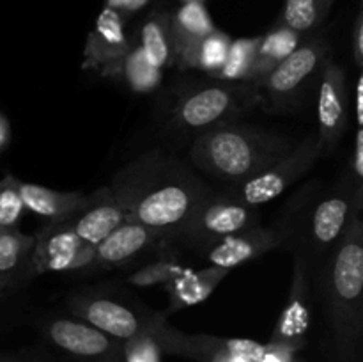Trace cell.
<instances>
[{
    "instance_id": "6da1fadb",
    "label": "cell",
    "mask_w": 363,
    "mask_h": 362,
    "mask_svg": "<svg viewBox=\"0 0 363 362\" xmlns=\"http://www.w3.org/2000/svg\"><path fill=\"white\" fill-rule=\"evenodd\" d=\"M123 206L126 220L144 224L174 236L209 185L177 156L162 149L144 153L116 172L108 185Z\"/></svg>"
},
{
    "instance_id": "7a4b0ae2",
    "label": "cell",
    "mask_w": 363,
    "mask_h": 362,
    "mask_svg": "<svg viewBox=\"0 0 363 362\" xmlns=\"http://www.w3.org/2000/svg\"><path fill=\"white\" fill-rule=\"evenodd\" d=\"M312 284L342 358L353 357L363 332V222L362 213L312 268Z\"/></svg>"
},
{
    "instance_id": "3957f363",
    "label": "cell",
    "mask_w": 363,
    "mask_h": 362,
    "mask_svg": "<svg viewBox=\"0 0 363 362\" xmlns=\"http://www.w3.org/2000/svg\"><path fill=\"white\" fill-rule=\"evenodd\" d=\"M296 142L261 128L229 123L194 138L190 160L223 185H236L268 169Z\"/></svg>"
},
{
    "instance_id": "277c9868",
    "label": "cell",
    "mask_w": 363,
    "mask_h": 362,
    "mask_svg": "<svg viewBox=\"0 0 363 362\" xmlns=\"http://www.w3.org/2000/svg\"><path fill=\"white\" fill-rule=\"evenodd\" d=\"M363 209V181L351 172L340 176L332 187L315 197L298 224V231L287 241H294V252L308 263L311 270L335 245L354 215Z\"/></svg>"
},
{
    "instance_id": "5b68a950",
    "label": "cell",
    "mask_w": 363,
    "mask_h": 362,
    "mask_svg": "<svg viewBox=\"0 0 363 362\" xmlns=\"http://www.w3.org/2000/svg\"><path fill=\"white\" fill-rule=\"evenodd\" d=\"M255 105H259V98L252 82H201L181 92L170 114V126L184 133L201 135L236 123L238 117Z\"/></svg>"
},
{
    "instance_id": "8992f818",
    "label": "cell",
    "mask_w": 363,
    "mask_h": 362,
    "mask_svg": "<svg viewBox=\"0 0 363 362\" xmlns=\"http://www.w3.org/2000/svg\"><path fill=\"white\" fill-rule=\"evenodd\" d=\"M330 62V46L323 38L308 39L286 60L255 82L259 105L269 114L296 112L318 91L325 66Z\"/></svg>"
},
{
    "instance_id": "52a82bcc",
    "label": "cell",
    "mask_w": 363,
    "mask_h": 362,
    "mask_svg": "<svg viewBox=\"0 0 363 362\" xmlns=\"http://www.w3.org/2000/svg\"><path fill=\"white\" fill-rule=\"evenodd\" d=\"M323 155L318 133H308L293 146L284 156L273 162L268 169L236 185H225L220 190L225 197L243 204L255 206L273 201L287 190L291 185L300 181Z\"/></svg>"
},
{
    "instance_id": "ba28073f",
    "label": "cell",
    "mask_w": 363,
    "mask_h": 362,
    "mask_svg": "<svg viewBox=\"0 0 363 362\" xmlns=\"http://www.w3.org/2000/svg\"><path fill=\"white\" fill-rule=\"evenodd\" d=\"M147 332L162 351L197 362H259L264 351V344L252 339L179 332L167 325L162 314H151Z\"/></svg>"
},
{
    "instance_id": "9c48e42d",
    "label": "cell",
    "mask_w": 363,
    "mask_h": 362,
    "mask_svg": "<svg viewBox=\"0 0 363 362\" xmlns=\"http://www.w3.org/2000/svg\"><path fill=\"white\" fill-rule=\"evenodd\" d=\"M254 224H259V212L255 206L243 204L211 190L199 202L174 236L201 251L213 241L247 229Z\"/></svg>"
},
{
    "instance_id": "30bf717a",
    "label": "cell",
    "mask_w": 363,
    "mask_h": 362,
    "mask_svg": "<svg viewBox=\"0 0 363 362\" xmlns=\"http://www.w3.org/2000/svg\"><path fill=\"white\" fill-rule=\"evenodd\" d=\"M96 266V247L82 240L64 219L52 220L34 236L32 275L48 272H77Z\"/></svg>"
},
{
    "instance_id": "8fae6325",
    "label": "cell",
    "mask_w": 363,
    "mask_h": 362,
    "mask_svg": "<svg viewBox=\"0 0 363 362\" xmlns=\"http://www.w3.org/2000/svg\"><path fill=\"white\" fill-rule=\"evenodd\" d=\"M43 332L64 353L80 362H124L123 343L82 319H50Z\"/></svg>"
},
{
    "instance_id": "7c38bea8",
    "label": "cell",
    "mask_w": 363,
    "mask_h": 362,
    "mask_svg": "<svg viewBox=\"0 0 363 362\" xmlns=\"http://www.w3.org/2000/svg\"><path fill=\"white\" fill-rule=\"evenodd\" d=\"M351 99L346 71L330 60L318 87V138L323 155H330L346 135L351 121Z\"/></svg>"
},
{
    "instance_id": "4fadbf2b",
    "label": "cell",
    "mask_w": 363,
    "mask_h": 362,
    "mask_svg": "<svg viewBox=\"0 0 363 362\" xmlns=\"http://www.w3.org/2000/svg\"><path fill=\"white\" fill-rule=\"evenodd\" d=\"M312 270L300 254L294 256L289 297L279 314L269 343H280L296 351L307 346L312 319Z\"/></svg>"
},
{
    "instance_id": "5bb4252c",
    "label": "cell",
    "mask_w": 363,
    "mask_h": 362,
    "mask_svg": "<svg viewBox=\"0 0 363 362\" xmlns=\"http://www.w3.org/2000/svg\"><path fill=\"white\" fill-rule=\"evenodd\" d=\"M286 238L279 227H266L261 224L229 234L218 241H213L208 247L201 248L199 254L209 263V266H218L223 270H233L248 261L261 258L275 248L284 247Z\"/></svg>"
},
{
    "instance_id": "9a60e30c",
    "label": "cell",
    "mask_w": 363,
    "mask_h": 362,
    "mask_svg": "<svg viewBox=\"0 0 363 362\" xmlns=\"http://www.w3.org/2000/svg\"><path fill=\"white\" fill-rule=\"evenodd\" d=\"M69 311L78 316L82 322L89 323L121 343L147 330L149 318H151V316L142 318L128 305L121 304L113 298L98 297V295L73 297L69 300Z\"/></svg>"
},
{
    "instance_id": "2e32d148",
    "label": "cell",
    "mask_w": 363,
    "mask_h": 362,
    "mask_svg": "<svg viewBox=\"0 0 363 362\" xmlns=\"http://www.w3.org/2000/svg\"><path fill=\"white\" fill-rule=\"evenodd\" d=\"M126 20L119 11L112 7H103L96 20L94 27L89 32L84 48L82 67L87 71H99L106 75L128 52L131 41L126 35Z\"/></svg>"
},
{
    "instance_id": "e0dca14e",
    "label": "cell",
    "mask_w": 363,
    "mask_h": 362,
    "mask_svg": "<svg viewBox=\"0 0 363 362\" xmlns=\"http://www.w3.org/2000/svg\"><path fill=\"white\" fill-rule=\"evenodd\" d=\"M64 220L82 240L96 247L116 227L126 222V213L110 187H101L92 194L84 195L82 204L71 215L64 216Z\"/></svg>"
},
{
    "instance_id": "ac0fdd59",
    "label": "cell",
    "mask_w": 363,
    "mask_h": 362,
    "mask_svg": "<svg viewBox=\"0 0 363 362\" xmlns=\"http://www.w3.org/2000/svg\"><path fill=\"white\" fill-rule=\"evenodd\" d=\"M170 238L163 231L126 220L96 245V266L113 268L133 261L149 248Z\"/></svg>"
},
{
    "instance_id": "d6986e66",
    "label": "cell",
    "mask_w": 363,
    "mask_h": 362,
    "mask_svg": "<svg viewBox=\"0 0 363 362\" xmlns=\"http://www.w3.org/2000/svg\"><path fill=\"white\" fill-rule=\"evenodd\" d=\"M227 273L229 270L218 266H206L202 270L184 268L165 284L169 293V312L183 311L208 300Z\"/></svg>"
},
{
    "instance_id": "ffe728a7",
    "label": "cell",
    "mask_w": 363,
    "mask_h": 362,
    "mask_svg": "<svg viewBox=\"0 0 363 362\" xmlns=\"http://www.w3.org/2000/svg\"><path fill=\"white\" fill-rule=\"evenodd\" d=\"M34 236L21 231L0 233V286L6 290L23 286L32 279L30 258Z\"/></svg>"
},
{
    "instance_id": "44dd1931",
    "label": "cell",
    "mask_w": 363,
    "mask_h": 362,
    "mask_svg": "<svg viewBox=\"0 0 363 362\" xmlns=\"http://www.w3.org/2000/svg\"><path fill=\"white\" fill-rule=\"evenodd\" d=\"M170 28H172L177 62L184 52L197 45L202 38L211 34L216 27L204 2H181V6L170 13Z\"/></svg>"
},
{
    "instance_id": "7402d4cb",
    "label": "cell",
    "mask_w": 363,
    "mask_h": 362,
    "mask_svg": "<svg viewBox=\"0 0 363 362\" xmlns=\"http://www.w3.org/2000/svg\"><path fill=\"white\" fill-rule=\"evenodd\" d=\"M138 46L152 66L160 70L176 66V46L170 28V13L155 11L145 18L140 27Z\"/></svg>"
},
{
    "instance_id": "603a6c76",
    "label": "cell",
    "mask_w": 363,
    "mask_h": 362,
    "mask_svg": "<svg viewBox=\"0 0 363 362\" xmlns=\"http://www.w3.org/2000/svg\"><path fill=\"white\" fill-rule=\"evenodd\" d=\"M300 43L301 35L298 32L279 23L264 35H259L257 52H255V60L248 82L255 84L264 78L269 71L275 70L282 60H286L300 46Z\"/></svg>"
},
{
    "instance_id": "cb8c5ba5",
    "label": "cell",
    "mask_w": 363,
    "mask_h": 362,
    "mask_svg": "<svg viewBox=\"0 0 363 362\" xmlns=\"http://www.w3.org/2000/svg\"><path fill=\"white\" fill-rule=\"evenodd\" d=\"M20 192L25 209L50 220L71 215L84 201V194L80 192H59L25 181H20Z\"/></svg>"
},
{
    "instance_id": "d4e9b609",
    "label": "cell",
    "mask_w": 363,
    "mask_h": 362,
    "mask_svg": "<svg viewBox=\"0 0 363 362\" xmlns=\"http://www.w3.org/2000/svg\"><path fill=\"white\" fill-rule=\"evenodd\" d=\"M230 41L233 39L229 34L215 28L211 34L202 38L197 45L184 52L177 59L176 67H179V70H199L215 77L225 62Z\"/></svg>"
},
{
    "instance_id": "484cf974",
    "label": "cell",
    "mask_w": 363,
    "mask_h": 362,
    "mask_svg": "<svg viewBox=\"0 0 363 362\" xmlns=\"http://www.w3.org/2000/svg\"><path fill=\"white\" fill-rule=\"evenodd\" d=\"M105 77L121 78L128 87L138 94H147L152 92L162 84V70L152 66L145 59L140 46H131L130 52L105 75Z\"/></svg>"
},
{
    "instance_id": "4316f807",
    "label": "cell",
    "mask_w": 363,
    "mask_h": 362,
    "mask_svg": "<svg viewBox=\"0 0 363 362\" xmlns=\"http://www.w3.org/2000/svg\"><path fill=\"white\" fill-rule=\"evenodd\" d=\"M332 4L333 0H286L279 25L303 35L325 20Z\"/></svg>"
},
{
    "instance_id": "83f0119b",
    "label": "cell",
    "mask_w": 363,
    "mask_h": 362,
    "mask_svg": "<svg viewBox=\"0 0 363 362\" xmlns=\"http://www.w3.org/2000/svg\"><path fill=\"white\" fill-rule=\"evenodd\" d=\"M259 38L233 39L227 52L225 62L213 78L223 82H248L257 52Z\"/></svg>"
},
{
    "instance_id": "f1b7e54d",
    "label": "cell",
    "mask_w": 363,
    "mask_h": 362,
    "mask_svg": "<svg viewBox=\"0 0 363 362\" xmlns=\"http://www.w3.org/2000/svg\"><path fill=\"white\" fill-rule=\"evenodd\" d=\"M25 212L20 192V180L13 174H6L0 180V233L18 229Z\"/></svg>"
},
{
    "instance_id": "f546056e",
    "label": "cell",
    "mask_w": 363,
    "mask_h": 362,
    "mask_svg": "<svg viewBox=\"0 0 363 362\" xmlns=\"http://www.w3.org/2000/svg\"><path fill=\"white\" fill-rule=\"evenodd\" d=\"M186 266L176 258L174 254H165L162 258L155 259L149 265L142 266L135 273L128 277V283L138 287H151L158 286V284H167L172 280L177 273H181Z\"/></svg>"
},
{
    "instance_id": "4dcf8cb0",
    "label": "cell",
    "mask_w": 363,
    "mask_h": 362,
    "mask_svg": "<svg viewBox=\"0 0 363 362\" xmlns=\"http://www.w3.org/2000/svg\"><path fill=\"white\" fill-rule=\"evenodd\" d=\"M124 362H162V348L155 337L144 330L123 341Z\"/></svg>"
},
{
    "instance_id": "1f68e13d",
    "label": "cell",
    "mask_w": 363,
    "mask_h": 362,
    "mask_svg": "<svg viewBox=\"0 0 363 362\" xmlns=\"http://www.w3.org/2000/svg\"><path fill=\"white\" fill-rule=\"evenodd\" d=\"M298 351L294 348L280 343H266L264 351L259 362H296Z\"/></svg>"
},
{
    "instance_id": "d6a6232c",
    "label": "cell",
    "mask_w": 363,
    "mask_h": 362,
    "mask_svg": "<svg viewBox=\"0 0 363 362\" xmlns=\"http://www.w3.org/2000/svg\"><path fill=\"white\" fill-rule=\"evenodd\" d=\"M351 50H353V59L358 67H363V13L357 14V20L353 25V35H351Z\"/></svg>"
},
{
    "instance_id": "836d02e7",
    "label": "cell",
    "mask_w": 363,
    "mask_h": 362,
    "mask_svg": "<svg viewBox=\"0 0 363 362\" xmlns=\"http://www.w3.org/2000/svg\"><path fill=\"white\" fill-rule=\"evenodd\" d=\"M350 172L357 181H363V130L360 126H358L357 137H354V153L351 158Z\"/></svg>"
},
{
    "instance_id": "e575fe53",
    "label": "cell",
    "mask_w": 363,
    "mask_h": 362,
    "mask_svg": "<svg viewBox=\"0 0 363 362\" xmlns=\"http://www.w3.org/2000/svg\"><path fill=\"white\" fill-rule=\"evenodd\" d=\"M149 2H151V0H124V6H123V11H121V14H123L124 20H126V18L133 16L135 13L144 9Z\"/></svg>"
},
{
    "instance_id": "d590c367",
    "label": "cell",
    "mask_w": 363,
    "mask_h": 362,
    "mask_svg": "<svg viewBox=\"0 0 363 362\" xmlns=\"http://www.w3.org/2000/svg\"><path fill=\"white\" fill-rule=\"evenodd\" d=\"M11 142V126L9 121L6 119L4 114H0V153L9 146Z\"/></svg>"
},
{
    "instance_id": "8d00e7d4",
    "label": "cell",
    "mask_w": 363,
    "mask_h": 362,
    "mask_svg": "<svg viewBox=\"0 0 363 362\" xmlns=\"http://www.w3.org/2000/svg\"><path fill=\"white\" fill-rule=\"evenodd\" d=\"M357 124L363 126V77L358 78L357 82Z\"/></svg>"
},
{
    "instance_id": "74e56055",
    "label": "cell",
    "mask_w": 363,
    "mask_h": 362,
    "mask_svg": "<svg viewBox=\"0 0 363 362\" xmlns=\"http://www.w3.org/2000/svg\"><path fill=\"white\" fill-rule=\"evenodd\" d=\"M105 6L106 7H112V9L116 11H123V6H124V0H105Z\"/></svg>"
},
{
    "instance_id": "f35d334b",
    "label": "cell",
    "mask_w": 363,
    "mask_h": 362,
    "mask_svg": "<svg viewBox=\"0 0 363 362\" xmlns=\"http://www.w3.org/2000/svg\"><path fill=\"white\" fill-rule=\"evenodd\" d=\"M0 362H25V361H16V358H2Z\"/></svg>"
},
{
    "instance_id": "ab89813d",
    "label": "cell",
    "mask_w": 363,
    "mask_h": 362,
    "mask_svg": "<svg viewBox=\"0 0 363 362\" xmlns=\"http://www.w3.org/2000/svg\"><path fill=\"white\" fill-rule=\"evenodd\" d=\"M181 2H204V0H181Z\"/></svg>"
},
{
    "instance_id": "60d3db41",
    "label": "cell",
    "mask_w": 363,
    "mask_h": 362,
    "mask_svg": "<svg viewBox=\"0 0 363 362\" xmlns=\"http://www.w3.org/2000/svg\"><path fill=\"white\" fill-rule=\"evenodd\" d=\"M4 291H6V287H4V286H0V298H2V295H4Z\"/></svg>"
}]
</instances>
